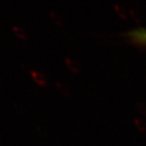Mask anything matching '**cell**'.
<instances>
[{
	"mask_svg": "<svg viewBox=\"0 0 146 146\" xmlns=\"http://www.w3.org/2000/svg\"><path fill=\"white\" fill-rule=\"evenodd\" d=\"M122 35L127 36V40L140 47L146 48V29L145 28H137L127 31Z\"/></svg>",
	"mask_w": 146,
	"mask_h": 146,
	"instance_id": "cell-1",
	"label": "cell"
},
{
	"mask_svg": "<svg viewBox=\"0 0 146 146\" xmlns=\"http://www.w3.org/2000/svg\"><path fill=\"white\" fill-rule=\"evenodd\" d=\"M30 74H31L32 77L33 78V80L36 83H38L41 85H45L46 84V77L45 76V75L43 73L36 71V70H31Z\"/></svg>",
	"mask_w": 146,
	"mask_h": 146,
	"instance_id": "cell-2",
	"label": "cell"
},
{
	"mask_svg": "<svg viewBox=\"0 0 146 146\" xmlns=\"http://www.w3.org/2000/svg\"><path fill=\"white\" fill-rule=\"evenodd\" d=\"M65 62L66 64L68 65L70 70H72L74 72H78L80 69V66L76 60H75L74 58L71 57H66L65 58Z\"/></svg>",
	"mask_w": 146,
	"mask_h": 146,
	"instance_id": "cell-3",
	"label": "cell"
},
{
	"mask_svg": "<svg viewBox=\"0 0 146 146\" xmlns=\"http://www.w3.org/2000/svg\"><path fill=\"white\" fill-rule=\"evenodd\" d=\"M55 86H56L58 90L60 93H62L63 95L68 96V95L70 94V87H69V85L67 84L61 82V81H57L55 83Z\"/></svg>",
	"mask_w": 146,
	"mask_h": 146,
	"instance_id": "cell-4",
	"label": "cell"
},
{
	"mask_svg": "<svg viewBox=\"0 0 146 146\" xmlns=\"http://www.w3.org/2000/svg\"><path fill=\"white\" fill-rule=\"evenodd\" d=\"M50 16L51 17L53 21L58 25H63V16H61L59 13H58L57 11H50Z\"/></svg>",
	"mask_w": 146,
	"mask_h": 146,
	"instance_id": "cell-5",
	"label": "cell"
},
{
	"mask_svg": "<svg viewBox=\"0 0 146 146\" xmlns=\"http://www.w3.org/2000/svg\"><path fill=\"white\" fill-rule=\"evenodd\" d=\"M114 7H115V11L117 12V14L123 20H126L127 18V13L125 8L122 5H120L119 3H115L114 4Z\"/></svg>",
	"mask_w": 146,
	"mask_h": 146,
	"instance_id": "cell-6",
	"label": "cell"
},
{
	"mask_svg": "<svg viewBox=\"0 0 146 146\" xmlns=\"http://www.w3.org/2000/svg\"><path fill=\"white\" fill-rule=\"evenodd\" d=\"M11 28H12L14 33H15L19 37H21L22 39L26 38V32H25V30L22 27L19 26V25H13L11 26Z\"/></svg>",
	"mask_w": 146,
	"mask_h": 146,
	"instance_id": "cell-7",
	"label": "cell"
},
{
	"mask_svg": "<svg viewBox=\"0 0 146 146\" xmlns=\"http://www.w3.org/2000/svg\"><path fill=\"white\" fill-rule=\"evenodd\" d=\"M134 123L136 127L141 131H146V123L141 118H135Z\"/></svg>",
	"mask_w": 146,
	"mask_h": 146,
	"instance_id": "cell-8",
	"label": "cell"
},
{
	"mask_svg": "<svg viewBox=\"0 0 146 146\" xmlns=\"http://www.w3.org/2000/svg\"><path fill=\"white\" fill-rule=\"evenodd\" d=\"M129 12H130L131 16H132V18L135 20V21H136L137 23H141L142 21V19H141V14L137 11L134 10V9H130L129 10Z\"/></svg>",
	"mask_w": 146,
	"mask_h": 146,
	"instance_id": "cell-9",
	"label": "cell"
},
{
	"mask_svg": "<svg viewBox=\"0 0 146 146\" xmlns=\"http://www.w3.org/2000/svg\"><path fill=\"white\" fill-rule=\"evenodd\" d=\"M136 106H137L138 110L141 111L142 114L146 115V104L145 102H138L136 103Z\"/></svg>",
	"mask_w": 146,
	"mask_h": 146,
	"instance_id": "cell-10",
	"label": "cell"
}]
</instances>
